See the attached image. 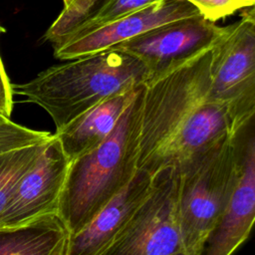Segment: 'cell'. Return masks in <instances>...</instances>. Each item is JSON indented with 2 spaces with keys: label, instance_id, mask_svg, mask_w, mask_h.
Listing matches in <instances>:
<instances>
[{
  "label": "cell",
  "instance_id": "16",
  "mask_svg": "<svg viewBox=\"0 0 255 255\" xmlns=\"http://www.w3.org/2000/svg\"><path fill=\"white\" fill-rule=\"evenodd\" d=\"M54 136L45 130L32 129L12 122L0 121V154L31 144L46 142Z\"/></svg>",
  "mask_w": 255,
  "mask_h": 255
},
{
  "label": "cell",
  "instance_id": "14",
  "mask_svg": "<svg viewBox=\"0 0 255 255\" xmlns=\"http://www.w3.org/2000/svg\"><path fill=\"white\" fill-rule=\"evenodd\" d=\"M46 142L31 144L0 154V219L17 182L36 161Z\"/></svg>",
  "mask_w": 255,
  "mask_h": 255
},
{
  "label": "cell",
  "instance_id": "12",
  "mask_svg": "<svg viewBox=\"0 0 255 255\" xmlns=\"http://www.w3.org/2000/svg\"><path fill=\"white\" fill-rule=\"evenodd\" d=\"M139 89L111 97L56 130L54 134L70 161L96 148L108 138Z\"/></svg>",
  "mask_w": 255,
  "mask_h": 255
},
{
  "label": "cell",
  "instance_id": "17",
  "mask_svg": "<svg viewBox=\"0 0 255 255\" xmlns=\"http://www.w3.org/2000/svg\"><path fill=\"white\" fill-rule=\"evenodd\" d=\"M155 1L157 0H107L75 34L124 17L144 8Z\"/></svg>",
  "mask_w": 255,
  "mask_h": 255
},
{
  "label": "cell",
  "instance_id": "6",
  "mask_svg": "<svg viewBox=\"0 0 255 255\" xmlns=\"http://www.w3.org/2000/svg\"><path fill=\"white\" fill-rule=\"evenodd\" d=\"M177 168L152 175L151 185L106 255H184Z\"/></svg>",
  "mask_w": 255,
  "mask_h": 255
},
{
  "label": "cell",
  "instance_id": "20",
  "mask_svg": "<svg viewBox=\"0 0 255 255\" xmlns=\"http://www.w3.org/2000/svg\"><path fill=\"white\" fill-rule=\"evenodd\" d=\"M244 11H245V12L254 20V22H255V4H254L253 6H251V7L245 8Z\"/></svg>",
  "mask_w": 255,
  "mask_h": 255
},
{
  "label": "cell",
  "instance_id": "23",
  "mask_svg": "<svg viewBox=\"0 0 255 255\" xmlns=\"http://www.w3.org/2000/svg\"><path fill=\"white\" fill-rule=\"evenodd\" d=\"M3 120H7L6 118H4V117H2L1 115H0V121H3Z\"/></svg>",
  "mask_w": 255,
  "mask_h": 255
},
{
  "label": "cell",
  "instance_id": "13",
  "mask_svg": "<svg viewBox=\"0 0 255 255\" xmlns=\"http://www.w3.org/2000/svg\"><path fill=\"white\" fill-rule=\"evenodd\" d=\"M72 233L58 212L0 227V255H68Z\"/></svg>",
  "mask_w": 255,
  "mask_h": 255
},
{
  "label": "cell",
  "instance_id": "2",
  "mask_svg": "<svg viewBox=\"0 0 255 255\" xmlns=\"http://www.w3.org/2000/svg\"><path fill=\"white\" fill-rule=\"evenodd\" d=\"M68 61L28 82L11 84L13 94L48 113L56 130L99 103L136 90L149 79L141 61L120 47Z\"/></svg>",
  "mask_w": 255,
  "mask_h": 255
},
{
  "label": "cell",
  "instance_id": "21",
  "mask_svg": "<svg viewBox=\"0 0 255 255\" xmlns=\"http://www.w3.org/2000/svg\"><path fill=\"white\" fill-rule=\"evenodd\" d=\"M73 0H63V2H64V6H67V5H69L71 2H72Z\"/></svg>",
  "mask_w": 255,
  "mask_h": 255
},
{
  "label": "cell",
  "instance_id": "9",
  "mask_svg": "<svg viewBox=\"0 0 255 255\" xmlns=\"http://www.w3.org/2000/svg\"><path fill=\"white\" fill-rule=\"evenodd\" d=\"M70 160L54 134L17 182L1 216L0 227L15 226L57 212Z\"/></svg>",
  "mask_w": 255,
  "mask_h": 255
},
{
  "label": "cell",
  "instance_id": "10",
  "mask_svg": "<svg viewBox=\"0 0 255 255\" xmlns=\"http://www.w3.org/2000/svg\"><path fill=\"white\" fill-rule=\"evenodd\" d=\"M196 7L186 0H157L135 12L79 32L55 47V57L68 61L97 53L137 37L169 22L199 15Z\"/></svg>",
  "mask_w": 255,
  "mask_h": 255
},
{
  "label": "cell",
  "instance_id": "1",
  "mask_svg": "<svg viewBox=\"0 0 255 255\" xmlns=\"http://www.w3.org/2000/svg\"><path fill=\"white\" fill-rule=\"evenodd\" d=\"M211 47L142 86L138 169L153 175L178 168L231 133L211 92Z\"/></svg>",
  "mask_w": 255,
  "mask_h": 255
},
{
  "label": "cell",
  "instance_id": "15",
  "mask_svg": "<svg viewBox=\"0 0 255 255\" xmlns=\"http://www.w3.org/2000/svg\"><path fill=\"white\" fill-rule=\"evenodd\" d=\"M107 0H73L51 24L44 35L54 48L72 37Z\"/></svg>",
  "mask_w": 255,
  "mask_h": 255
},
{
  "label": "cell",
  "instance_id": "7",
  "mask_svg": "<svg viewBox=\"0 0 255 255\" xmlns=\"http://www.w3.org/2000/svg\"><path fill=\"white\" fill-rule=\"evenodd\" d=\"M236 168L227 211L209 237L202 255H229L249 237L255 225V115L230 133Z\"/></svg>",
  "mask_w": 255,
  "mask_h": 255
},
{
  "label": "cell",
  "instance_id": "5",
  "mask_svg": "<svg viewBox=\"0 0 255 255\" xmlns=\"http://www.w3.org/2000/svg\"><path fill=\"white\" fill-rule=\"evenodd\" d=\"M210 84L231 132L255 115V22L243 11L210 49Z\"/></svg>",
  "mask_w": 255,
  "mask_h": 255
},
{
  "label": "cell",
  "instance_id": "3",
  "mask_svg": "<svg viewBox=\"0 0 255 255\" xmlns=\"http://www.w3.org/2000/svg\"><path fill=\"white\" fill-rule=\"evenodd\" d=\"M142 86L99 146L70 161L58 214L72 235L82 230L137 171Z\"/></svg>",
  "mask_w": 255,
  "mask_h": 255
},
{
  "label": "cell",
  "instance_id": "18",
  "mask_svg": "<svg viewBox=\"0 0 255 255\" xmlns=\"http://www.w3.org/2000/svg\"><path fill=\"white\" fill-rule=\"evenodd\" d=\"M193 4L199 13L212 22L232 15L234 12L251 7L255 0H186Z\"/></svg>",
  "mask_w": 255,
  "mask_h": 255
},
{
  "label": "cell",
  "instance_id": "19",
  "mask_svg": "<svg viewBox=\"0 0 255 255\" xmlns=\"http://www.w3.org/2000/svg\"><path fill=\"white\" fill-rule=\"evenodd\" d=\"M13 91L0 56V115L10 119L13 109Z\"/></svg>",
  "mask_w": 255,
  "mask_h": 255
},
{
  "label": "cell",
  "instance_id": "8",
  "mask_svg": "<svg viewBox=\"0 0 255 255\" xmlns=\"http://www.w3.org/2000/svg\"><path fill=\"white\" fill-rule=\"evenodd\" d=\"M223 29L199 14L166 23L115 47L141 61L151 79L209 49Z\"/></svg>",
  "mask_w": 255,
  "mask_h": 255
},
{
  "label": "cell",
  "instance_id": "4",
  "mask_svg": "<svg viewBox=\"0 0 255 255\" xmlns=\"http://www.w3.org/2000/svg\"><path fill=\"white\" fill-rule=\"evenodd\" d=\"M179 217L184 255H202L222 221L236 181L230 134L178 168Z\"/></svg>",
  "mask_w": 255,
  "mask_h": 255
},
{
  "label": "cell",
  "instance_id": "22",
  "mask_svg": "<svg viewBox=\"0 0 255 255\" xmlns=\"http://www.w3.org/2000/svg\"><path fill=\"white\" fill-rule=\"evenodd\" d=\"M5 32V29L2 27V26H0V35L2 34V33H4Z\"/></svg>",
  "mask_w": 255,
  "mask_h": 255
},
{
  "label": "cell",
  "instance_id": "11",
  "mask_svg": "<svg viewBox=\"0 0 255 255\" xmlns=\"http://www.w3.org/2000/svg\"><path fill=\"white\" fill-rule=\"evenodd\" d=\"M151 181V174L137 169L131 180L82 230L71 236L68 255H106L145 197Z\"/></svg>",
  "mask_w": 255,
  "mask_h": 255
}]
</instances>
